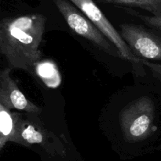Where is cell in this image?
I'll return each mask as SVG.
<instances>
[{"mask_svg": "<svg viewBox=\"0 0 161 161\" xmlns=\"http://www.w3.org/2000/svg\"><path fill=\"white\" fill-rule=\"evenodd\" d=\"M52 1L74 32L87 39L108 54L121 58L120 53L116 46L78 8L75 7L68 0Z\"/></svg>", "mask_w": 161, "mask_h": 161, "instance_id": "3957f363", "label": "cell"}, {"mask_svg": "<svg viewBox=\"0 0 161 161\" xmlns=\"http://www.w3.org/2000/svg\"><path fill=\"white\" fill-rule=\"evenodd\" d=\"M128 12L135 15V17H138L148 26L150 27L153 30H155L157 32L161 34V16H148L142 15V14H138V13H132L131 11H128Z\"/></svg>", "mask_w": 161, "mask_h": 161, "instance_id": "30bf717a", "label": "cell"}, {"mask_svg": "<svg viewBox=\"0 0 161 161\" xmlns=\"http://www.w3.org/2000/svg\"><path fill=\"white\" fill-rule=\"evenodd\" d=\"M45 16L40 14L6 17L0 23V50L11 69L32 72L40 59L39 47L45 32Z\"/></svg>", "mask_w": 161, "mask_h": 161, "instance_id": "6da1fadb", "label": "cell"}, {"mask_svg": "<svg viewBox=\"0 0 161 161\" xmlns=\"http://www.w3.org/2000/svg\"><path fill=\"white\" fill-rule=\"evenodd\" d=\"M71 2L116 46L123 59L132 62H139V59L133 54L121 35L110 23L94 0H71Z\"/></svg>", "mask_w": 161, "mask_h": 161, "instance_id": "8992f818", "label": "cell"}, {"mask_svg": "<svg viewBox=\"0 0 161 161\" xmlns=\"http://www.w3.org/2000/svg\"><path fill=\"white\" fill-rule=\"evenodd\" d=\"M11 142L25 146L39 145L50 154L64 156V146L52 132L37 119L17 113L15 130Z\"/></svg>", "mask_w": 161, "mask_h": 161, "instance_id": "277c9868", "label": "cell"}, {"mask_svg": "<svg viewBox=\"0 0 161 161\" xmlns=\"http://www.w3.org/2000/svg\"><path fill=\"white\" fill-rule=\"evenodd\" d=\"M155 113V105L149 97H140L128 104L120 116V127L125 139L137 142L150 136L154 129Z\"/></svg>", "mask_w": 161, "mask_h": 161, "instance_id": "7a4b0ae2", "label": "cell"}, {"mask_svg": "<svg viewBox=\"0 0 161 161\" xmlns=\"http://www.w3.org/2000/svg\"><path fill=\"white\" fill-rule=\"evenodd\" d=\"M140 62H142L143 64L147 66L152 71L153 75L158 80L161 86V64L150 62V61H146V60H140Z\"/></svg>", "mask_w": 161, "mask_h": 161, "instance_id": "8fae6325", "label": "cell"}, {"mask_svg": "<svg viewBox=\"0 0 161 161\" xmlns=\"http://www.w3.org/2000/svg\"><path fill=\"white\" fill-rule=\"evenodd\" d=\"M106 3L131 8H140L151 13L153 16H161V0H100Z\"/></svg>", "mask_w": 161, "mask_h": 161, "instance_id": "9c48e42d", "label": "cell"}, {"mask_svg": "<svg viewBox=\"0 0 161 161\" xmlns=\"http://www.w3.org/2000/svg\"><path fill=\"white\" fill-rule=\"evenodd\" d=\"M11 68H6L0 73V104L9 109H16L31 114H38L41 109L30 102L10 77Z\"/></svg>", "mask_w": 161, "mask_h": 161, "instance_id": "52a82bcc", "label": "cell"}, {"mask_svg": "<svg viewBox=\"0 0 161 161\" xmlns=\"http://www.w3.org/2000/svg\"><path fill=\"white\" fill-rule=\"evenodd\" d=\"M120 35L139 60L161 61V34L142 25L123 24Z\"/></svg>", "mask_w": 161, "mask_h": 161, "instance_id": "5b68a950", "label": "cell"}, {"mask_svg": "<svg viewBox=\"0 0 161 161\" xmlns=\"http://www.w3.org/2000/svg\"><path fill=\"white\" fill-rule=\"evenodd\" d=\"M17 112L0 104V149H3L8 142H11L15 130Z\"/></svg>", "mask_w": 161, "mask_h": 161, "instance_id": "ba28073f", "label": "cell"}]
</instances>
